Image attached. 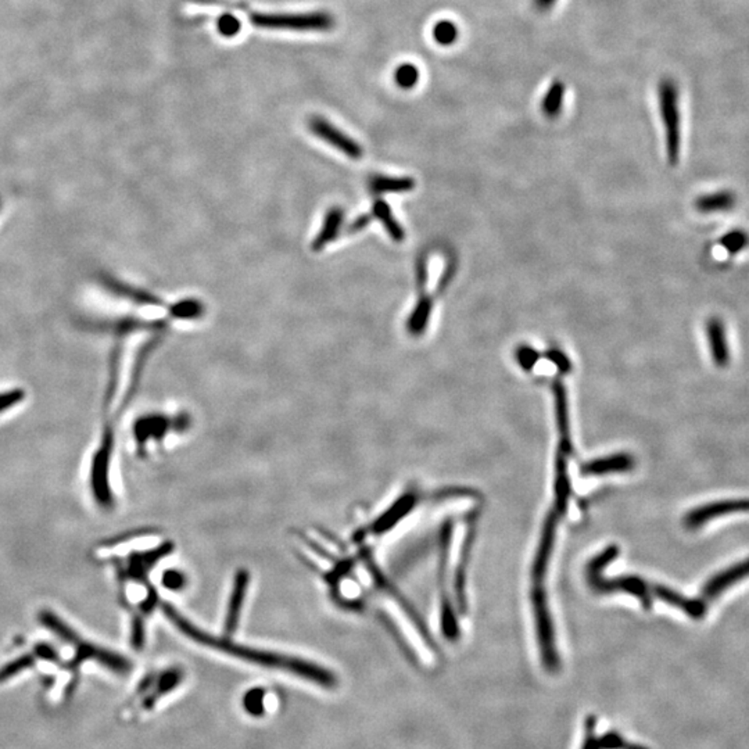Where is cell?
I'll return each instance as SVG.
<instances>
[{"label": "cell", "instance_id": "cell-1", "mask_svg": "<svg viewBox=\"0 0 749 749\" xmlns=\"http://www.w3.org/2000/svg\"><path fill=\"white\" fill-rule=\"evenodd\" d=\"M164 615L169 618L170 622L182 633L185 637L191 638L192 642L203 647L211 648L214 651L223 652L236 659L245 660L248 664L257 665L268 669L282 670L286 674H292L295 676L302 677L308 682H314L325 689L336 687L337 680L332 672L319 666V665L302 659V658L289 657V655L280 654V652L265 651L260 648L248 647L233 642L228 635H216L206 632L199 626L194 625L186 616L182 615L171 603H160Z\"/></svg>", "mask_w": 749, "mask_h": 749}, {"label": "cell", "instance_id": "cell-2", "mask_svg": "<svg viewBox=\"0 0 749 749\" xmlns=\"http://www.w3.org/2000/svg\"><path fill=\"white\" fill-rule=\"evenodd\" d=\"M659 112L665 128L667 162L676 167L682 152V117H680V91L672 78L660 80L658 85Z\"/></svg>", "mask_w": 749, "mask_h": 749}, {"label": "cell", "instance_id": "cell-3", "mask_svg": "<svg viewBox=\"0 0 749 749\" xmlns=\"http://www.w3.org/2000/svg\"><path fill=\"white\" fill-rule=\"evenodd\" d=\"M182 679H184V674L177 667L145 677L130 698L127 714L134 716L137 714H146L152 711L162 697L174 691L181 684Z\"/></svg>", "mask_w": 749, "mask_h": 749}, {"label": "cell", "instance_id": "cell-4", "mask_svg": "<svg viewBox=\"0 0 749 749\" xmlns=\"http://www.w3.org/2000/svg\"><path fill=\"white\" fill-rule=\"evenodd\" d=\"M113 450H114V430L112 426H106L102 442L96 450L91 469V489L93 499L99 507L108 509L114 504L112 486H110V467H112Z\"/></svg>", "mask_w": 749, "mask_h": 749}, {"label": "cell", "instance_id": "cell-5", "mask_svg": "<svg viewBox=\"0 0 749 749\" xmlns=\"http://www.w3.org/2000/svg\"><path fill=\"white\" fill-rule=\"evenodd\" d=\"M251 24L258 28L289 29V31H327L335 20L327 13L272 14L248 13Z\"/></svg>", "mask_w": 749, "mask_h": 749}, {"label": "cell", "instance_id": "cell-6", "mask_svg": "<svg viewBox=\"0 0 749 749\" xmlns=\"http://www.w3.org/2000/svg\"><path fill=\"white\" fill-rule=\"evenodd\" d=\"M618 556V548L616 547H610V548L594 559L590 564V579L594 587L601 591H626V593L633 594L638 600L642 601L645 608H651V594H650V587L647 583L642 579L638 578H626L616 579V580H603L601 579L600 571L603 566L607 565L608 562L612 561Z\"/></svg>", "mask_w": 749, "mask_h": 749}, {"label": "cell", "instance_id": "cell-7", "mask_svg": "<svg viewBox=\"0 0 749 749\" xmlns=\"http://www.w3.org/2000/svg\"><path fill=\"white\" fill-rule=\"evenodd\" d=\"M189 426V418L185 414L177 415L175 418L162 415V414H149V415L140 416L139 420L135 422L134 435L138 445H147L150 440H156L162 442L165 436L169 435L171 430H184Z\"/></svg>", "mask_w": 749, "mask_h": 749}, {"label": "cell", "instance_id": "cell-8", "mask_svg": "<svg viewBox=\"0 0 749 749\" xmlns=\"http://www.w3.org/2000/svg\"><path fill=\"white\" fill-rule=\"evenodd\" d=\"M308 128H310V130H311L315 137L319 138L324 142L329 143L330 146L343 153L349 159H362L364 152H362V147L359 146V143L351 139V138L347 137L343 130H340L339 128L330 124L327 118L319 117V115L310 118Z\"/></svg>", "mask_w": 749, "mask_h": 749}, {"label": "cell", "instance_id": "cell-9", "mask_svg": "<svg viewBox=\"0 0 749 749\" xmlns=\"http://www.w3.org/2000/svg\"><path fill=\"white\" fill-rule=\"evenodd\" d=\"M749 512V500H726V501L711 502L705 504L698 509H692L684 517V524L689 529H699L709 521L716 517L726 516L730 514H741Z\"/></svg>", "mask_w": 749, "mask_h": 749}, {"label": "cell", "instance_id": "cell-10", "mask_svg": "<svg viewBox=\"0 0 749 749\" xmlns=\"http://www.w3.org/2000/svg\"><path fill=\"white\" fill-rule=\"evenodd\" d=\"M705 335L708 340L712 361L718 368L724 369L730 364V347L727 340L724 322L719 317H711L705 325Z\"/></svg>", "mask_w": 749, "mask_h": 749}, {"label": "cell", "instance_id": "cell-11", "mask_svg": "<svg viewBox=\"0 0 749 749\" xmlns=\"http://www.w3.org/2000/svg\"><path fill=\"white\" fill-rule=\"evenodd\" d=\"M250 575L248 571H240L235 578L233 593L229 595L228 607H226L225 623L224 630L226 635H233L238 629L240 622L241 611L245 607L246 595H248Z\"/></svg>", "mask_w": 749, "mask_h": 749}, {"label": "cell", "instance_id": "cell-12", "mask_svg": "<svg viewBox=\"0 0 749 749\" xmlns=\"http://www.w3.org/2000/svg\"><path fill=\"white\" fill-rule=\"evenodd\" d=\"M749 576V558L745 561H741L737 565L730 566V568L724 569L723 572L714 575V578L706 581V585L702 588L701 598L706 601L714 600L718 597L719 594L726 591L730 586L736 585L738 581L746 579Z\"/></svg>", "mask_w": 749, "mask_h": 749}, {"label": "cell", "instance_id": "cell-13", "mask_svg": "<svg viewBox=\"0 0 749 749\" xmlns=\"http://www.w3.org/2000/svg\"><path fill=\"white\" fill-rule=\"evenodd\" d=\"M86 329L96 330V332H106V334H114L118 336H125V335L132 334L137 330L142 329H162L165 327L164 321H142L137 318H122V319H115V321H88L85 322Z\"/></svg>", "mask_w": 749, "mask_h": 749}, {"label": "cell", "instance_id": "cell-14", "mask_svg": "<svg viewBox=\"0 0 749 749\" xmlns=\"http://www.w3.org/2000/svg\"><path fill=\"white\" fill-rule=\"evenodd\" d=\"M651 591L659 600L679 608L694 619H702L706 613V610H708L706 603L702 598H698V600L697 598H687L682 594L676 593V591L664 587V586H654V587H651Z\"/></svg>", "mask_w": 749, "mask_h": 749}, {"label": "cell", "instance_id": "cell-15", "mask_svg": "<svg viewBox=\"0 0 749 749\" xmlns=\"http://www.w3.org/2000/svg\"><path fill=\"white\" fill-rule=\"evenodd\" d=\"M100 282L105 286L108 292L114 293L118 297H124V299L130 300V302L138 303V304L146 305H162V302L153 296L152 293L145 292V290L137 289L127 283L121 282L110 275H100Z\"/></svg>", "mask_w": 749, "mask_h": 749}, {"label": "cell", "instance_id": "cell-16", "mask_svg": "<svg viewBox=\"0 0 749 749\" xmlns=\"http://www.w3.org/2000/svg\"><path fill=\"white\" fill-rule=\"evenodd\" d=\"M736 204V193L727 191V189L714 192V193L702 194V196L697 197L696 201H694L696 210L702 214L726 213V211L734 209Z\"/></svg>", "mask_w": 749, "mask_h": 749}, {"label": "cell", "instance_id": "cell-17", "mask_svg": "<svg viewBox=\"0 0 749 749\" xmlns=\"http://www.w3.org/2000/svg\"><path fill=\"white\" fill-rule=\"evenodd\" d=\"M343 218L344 213L342 207H330L327 216H325L324 225H322L321 231L318 233L317 238L312 241V251L324 250L329 245L330 241L337 238L340 228L343 225Z\"/></svg>", "mask_w": 749, "mask_h": 749}, {"label": "cell", "instance_id": "cell-18", "mask_svg": "<svg viewBox=\"0 0 749 749\" xmlns=\"http://www.w3.org/2000/svg\"><path fill=\"white\" fill-rule=\"evenodd\" d=\"M432 310V297L423 292L421 295L420 300L416 302L410 317L406 319V330H408V334L413 335V336H421V335H423L426 327H428L429 321H430Z\"/></svg>", "mask_w": 749, "mask_h": 749}, {"label": "cell", "instance_id": "cell-19", "mask_svg": "<svg viewBox=\"0 0 749 749\" xmlns=\"http://www.w3.org/2000/svg\"><path fill=\"white\" fill-rule=\"evenodd\" d=\"M369 189L374 193H406L414 191L415 181L410 177H388V175H372L369 179Z\"/></svg>", "mask_w": 749, "mask_h": 749}, {"label": "cell", "instance_id": "cell-20", "mask_svg": "<svg viewBox=\"0 0 749 749\" xmlns=\"http://www.w3.org/2000/svg\"><path fill=\"white\" fill-rule=\"evenodd\" d=\"M635 465V460L630 455H616V457L603 458L593 462L583 465L581 473L583 475H603V473L618 472V470H629Z\"/></svg>", "mask_w": 749, "mask_h": 749}, {"label": "cell", "instance_id": "cell-21", "mask_svg": "<svg viewBox=\"0 0 749 749\" xmlns=\"http://www.w3.org/2000/svg\"><path fill=\"white\" fill-rule=\"evenodd\" d=\"M374 216L381 221L383 228L386 229L388 235L393 239L394 241H403L406 239V231L400 225L396 217L391 213L390 206L382 199H376L372 206Z\"/></svg>", "mask_w": 749, "mask_h": 749}, {"label": "cell", "instance_id": "cell-22", "mask_svg": "<svg viewBox=\"0 0 749 749\" xmlns=\"http://www.w3.org/2000/svg\"><path fill=\"white\" fill-rule=\"evenodd\" d=\"M565 92V85L562 81L556 80L549 85L548 91L541 100V112L546 117L556 118L561 114Z\"/></svg>", "mask_w": 749, "mask_h": 749}, {"label": "cell", "instance_id": "cell-23", "mask_svg": "<svg viewBox=\"0 0 749 749\" xmlns=\"http://www.w3.org/2000/svg\"><path fill=\"white\" fill-rule=\"evenodd\" d=\"M203 314L204 304L197 299H185L170 307V315L175 319H197Z\"/></svg>", "mask_w": 749, "mask_h": 749}, {"label": "cell", "instance_id": "cell-24", "mask_svg": "<svg viewBox=\"0 0 749 749\" xmlns=\"http://www.w3.org/2000/svg\"><path fill=\"white\" fill-rule=\"evenodd\" d=\"M719 245L730 256H737L749 248V233L744 229L737 228L729 231L726 235L719 239Z\"/></svg>", "mask_w": 749, "mask_h": 749}, {"label": "cell", "instance_id": "cell-25", "mask_svg": "<svg viewBox=\"0 0 749 749\" xmlns=\"http://www.w3.org/2000/svg\"><path fill=\"white\" fill-rule=\"evenodd\" d=\"M433 38L440 46L454 45L460 36V29L457 24L451 20H440L435 24L432 29Z\"/></svg>", "mask_w": 749, "mask_h": 749}, {"label": "cell", "instance_id": "cell-26", "mask_svg": "<svg viewBox=\"0 0 749 749\" xmlns=\"http://www.w3.org/2000/svg\"><path fill=\"white\" fill-rule=\"evenodd\" d=\"M394 83L404 91L413 90L420 83V70L415 64L403 63L394 71Z\"/></svg>", "mask_w": 749, "mask_h": 749}, {"label": "cell", "instance_id": "cell-27", "mask_svg": "<svg viewBox=\"0 0 749 749\" xmlns=\"http://www.w3.org/2000/svg\"><path fill=\"white\" fill-rule=\"evenodd\" d=\"M598 745H600V749H650L648 746L640 745V744L630 743L618 731H607L598 738Z\"/></svg>", "mask_w": 749, "mask_h": 749}, {"label": "cell", "instance_id": "cell-28", "mask_svg": "<svg viewBox=\"0 0 749 749\" xmlns=\"http://www.w3.org/2000/svg\"><path fill=\"white\" fill-rule=\"evenodd\" d=\"M217 28H218L219 34L225 38H233L240 32L241 24L238 17L226 13L219 17L218 21H217Z\"/></svg>", "mask_w": 749, "mask_h": 749}, {"label": "cell", "instance_id": "cell-29", "mask_svg": "<svg viewBox=\"0 0 749 749\" xmlns=\"http://www.w3.org/2000/svg\"><path fill=\"white\" fill-rule=\"evenodd\" d=\"M540 357L541 356H540V352L537 351L536 349H533V347L531 346H526V344L519 346L516 349L517 364H519L521 368L524 369V371H532L537 362H539Z\"/></svg>", "mask_w": 749, "mask_h": 749}, {"label": "cell", "instance_id": "cell-30", "mask_svg": "<svg viewBox=\"0 0 749 749\" xmlns=\"http://www.w3.org/2000/svg\"><path fill=\"white\" fill-rule=\"evenodd\" d=\"M162 586L170 591H181L186 587L187 579L181 571L169 569L162 573Z\"/></svg>", "mask_w": 749, "mask_h": 749}, {"label": "cell", "instance_id": "cell-31", "mask_svg": "<svg viewBox=\"0 0 749 749\" xmlns=\"http://www.w3.org/2000/svg\"><path fill=\"white\" fill-rule=\"evenodd\" d=\"M544 357H546L549 362H553L554 366L558 368V371L561 372V374H566L572 371L571 359H569L565 352L561 351V350L553 347V349L547 350V351L544 352Z\"/></svg>", "mask_w": 749, "mask_h": 749}, {"label": "cell", "instance_id": "cell-32", "mask_svg": "<svg viewBox=\"0 0 749 749\" xmlns=\"http://www.w3.org/2000/svg\"><path fill=\"white\" fill-rule=\"evenodd\" d=\"M24 398H26V391L21 390V389L0 393V414L6 413L10 408H13L17 404L21 403Z\"/></svg>", "mask_w": 749, "mask_h": 749}, {"label": "cell", "instance_id": "cell-33", "mask_svg": "<svg viewBox=\"0 0 749 749\" xmlns=\"http://www.w3.org/2000/svg\"><path fill=\"white\" fill-rule=\"evenodd\" d=\"M595 716L590 714L586 718L585 721V738H583V745L581 749H600L598 745V737L595 736Z\"/></svg>", "mask_w": 749, "mask_h": 749}, {"label": "cell", "instance_id": "cell-34", "mask_svg": "<svg viewBox=\"0 0 749 749\" xmlns=\"http://www.w3.org/2000/svg\"><path fill=\"white\" fill-rule=\"evenodd\" d=\"M246 708L251 714H258L263 709V691L255 690V691L248 692L246 697Z\"/></svg>", "mask_w": 749, "mask_h": 749}, {"label": "cell", "instance_id": "cell-35", "mask_svg": "<svg viewBox=\"0 0 749 749\" xmlns=\"http://www.w3.org/2000/svg\"><path fill=\"white\" fill-rule=\"evenodd\" d=\"M416 280L420 286L421 292H425L426 283H428V258L423 256L416 264Z\"/></svg>", "mask_w": 749, "mask_h": 749}, {"label": "cell", "instance_id": "cell-36", "mask_svg": "<svg viewBox=\"0 0 749 749\" xmlns=\"http://www.w3.org/2000/svg\"><path fill=\"white\" fill-rule=\"evenodd\" d=\"M371 219H372L371 216H367V214H362V216H359V218L354 219V221H352V223L350 224L349 229H347V233H361V231H364V229H366L367 226L369 225V224H371Z\"/></svg>", "mask_w": 749, "mask_h": 749}, {"label": "cell", "instance_id": "cell-37", "mask_svg": "<svg viewBox=\"0 0 749 749\" xmlns=\"http://www.w3.org/2000/svg\"><path fill=\"white\" fill-rule=\"evenodd\" d=\"M556 4V0H534V6L539 12H548Z\"/></svg>", "mask_w": 749, "mask_h": 749}, {"label": "cell", "instance_id": "cell-38", "mask_svg": "<svg viewBox=\"0 0 749 749\" xmlns=\"http://www.w3.org/2000/svg\"><path fill=\"white\" fill-rule=\"evenodd\" d=\"M0 207H2V201H0Z\"/></svg>", "mask_w": 749, "mask_h": 749}]
</instances>
